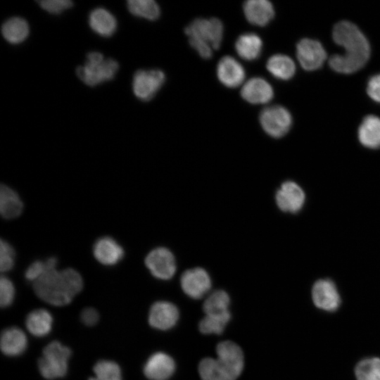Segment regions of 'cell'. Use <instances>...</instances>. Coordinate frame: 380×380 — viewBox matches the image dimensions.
<instances>
[{"instance_id":"obj_7","label":"cell","mask_w":380,"mask_h":380,"mask_svg":"<svg viewBox=\"0 0 380 380\" xmlns=\"http://www.w3.org/2000/svg\"><path fill=\"white\" fill-rule=\"evenodd\" d=\"M165 81V73L160 70H139L133 76L132 91L140 101H148L155 96Z\"/></svg>"},{"instance_id":"obj_29","label":"cell","mask_w":380,"mask_h":380,"mask_svg":"<svg viewBox=\"0 0 380 380\" xmlns=\"http://www.w3.org/2000/svg\"><path fill=\"white\" fill-rule=\"evenodd\" d=\"M127 7L133 15L151 21L157 20L160 15V8L153 0H129Z\"/></svg>"},{"instance_id":"obj_15","label":"cell","mask_w":380,"mask_h":380,"mask_svg":"<svg viewBox=\"0 0 380 380\" xmlns=\"http://www.w3.org/2000/svg\"><path fill=\"white\" fill-rule=\"evenodd\" d=\"M93 255L101 264L113 266L121 261L125 255L123 248L113 238H99L93 246Z\"/></svg>"},{"instance_id":"obj_14","label":"cell","mask_w":380,"mask_h":380,"mask_svg":"<svg viewBox=\"0 0 380 380\" xmlns=\"http://www.w3.org/2000/svg\"><path fill=\"white\" fill-rule=\"evenodd\" d=\"M174 360L163 352L152 354L144 365V375L151 380H167L174 374Z\"/></svg>"},{"instance_id":"obj_13","label":"cell","mask_w":380,"mask_h":380,"mask_svg":"<svg viewBox=\"0 0 380 380\" xmlns=\"http://www.w3.org/2000/svg\"><path fill=\"white\" fill-rule=\"evenodd\" d=\"M179 311L177 308L167 301L154 303L148 312V323L154 329L167 330L173 327L178 321Z\"/></svg>"},{"instance_id":"obj_36","label":"cell","mask_w":380,"mask_h":380,"mask_svg":"<svg viewBox=\"0 0 380 380\" xmlns=\"http://www.w3.org/2000/svg\"><path fill=\"white\" fill-rule=\"evenodd\" d=\"M37 3L42 9L55 15L62 13L73 6V2L70 0H43Z\"/></svg>"},{"instance_id":"obj_32","label":"cell","mask_w":380,"mask_h":380,"mask_svg":"<svg viewBox=\"0 0 380 380\" xmlns=\"http://www.w3.org/2000/svg\"><path fill=\"white\" fill-rule=\"evenodd\" d=\"M357 380H380V358L366 357L359 361L355 367Z\"/></svg>"},{"instance_id":"obj_20","label":"cell","mask_w":380,"mask_h":380,"mask_svg":"<svg viewBox=\"0 0 380 380\" xmlns=\"http://www.w3.org/2000/svg\"><path fill=\"white\" fill-rule=\"evenodd\" d=\"M202 380H236L239 376L219 359L206 357L198 365Z\"/></svg>"},{"instance_id":"obj_3","label":"cell","mask_w":380,"mask_h":380,"mask_svg":"<svg viewBox=\"0 0 380 380\" xmlns=\"http://www.w3.org/2000/svg\"><path fill=\"white\" fill-rule=\"evenodd\" d=\"M184 32L189 37L190 46L201 58L209 59L213 56V51L220 47L224 27L217 18H198L184 28Z\"/></svg>"},{"instance_id":"obj_8","label":"cell","mask_w":380,"mask_h":380,"mask_svg":"<svg viewBox=\"0 0 380 380\" xmlns=\"http://www.w3.org/2000/svg\"><path fill=\"white\" fill-rule=\"evenodd\" d=\"M145 265L151 274L160 280L170 279L177 270L173 253L165 247L151 250L145 258Z\"/></svg>"},{"instance_id":"obj_21","label":"cell","mask_w":380,"mask_h":380,"mask_svg":"<svg viewBox=\"0 0 380 380\" xmlns=\"http://www.w3.org/2000/svg\"><path fill=\"white\" fill-rule=\"evenodd\" d=\"M53 318L51 313L44 308L35 309L28 313L25 318V327L34 336L42 338L50 334Z\"/></svg>"},{"instance_id":"obj_10","label":"cell","mask_w":380,"mask_h":380,"mask_svg":"<svg viewBox=\"0 0 380 380\" xmlns=\"http://www.w3.org/2000/svg\"><path fill=\"white\" fill-rule=\"evenodd\" d=\"M296 56L303 69L315 70L323 65L327 58V53L319 42L305 38L296 46Z\"/></svg>"},{"instance_id":"obj_2","label":"cell","mask_w":380,"mask_h":380,"mask_svg":"<svg viewBox=\"0 0 380 380\" xmlns=\"http://www.w3.org/2000/svg\"><path fill=\"white\" fill-rule=\"evenodd\" d=\"M332 37L335 43L345 50L343 55L330 57L329 66L336 72L353 73L362 68L370 56V46L361 30L349 21L335 25Z\"/></svg>"},{"instance_id":"obj_31","label":"cell","mask_w":380,"mask_h":380,"mask_svg":"<svg viewBox=\"0 0 380 380\" xmlns=\"http://www.w3.org/2000/svg\"><path fill=\"white\" fill-rule=\"evenodd\" d=\"M94 376L88 380H123L120 365L113 360H101L93 367Z\"/></svg>"},{"instance_id":"obj_18","label":"cell","mask_w":380,"mask_h":380,"mask_svg":"<svg viewBox=\"0 0 380 380\" xmlns=\"http://www.w3.org/2000/svg\"><path fill=\"white\" fill-rule=\"evenodd\" d=\"M241 97L252 104L267 103L274 96V91L270 84L262 77L248 80L241 90Z\"/></svg>"},{"instance_id":"obj_17","label":"cell","mask_w":380,"mask_h":380,"mask_svg":"<svg viewBox=\"0 0 380 380\" xmlns=\"http://www.w3.org/2000/svg\"><path fill=\"white\" fill-rule=\"evenodd\" d=\"M28 341L25 332L18 327L6 328L1 334L0 347L8 357H18L27 350Z\"/></svg>"},{"instance_id":"obj_19","label":"cell","mask_w":380,"mask_h":380,"mask_svg":"<svg viewBox=\"0 0 380 380\" xmlns=\"http://www.w3.org/2000/svg\"><path fill=\"white\" fill-rule=\"evenodd\" d=\"M246 20L252 25L264 27L274 17V8L267 0H248L243 4Z\"/></svg>"},{"instance_id":"obj_16","label":"cell","mask_w":380,"mask_h":380,"mask_svg":"<svg viewBox=\"0 0 380 380\" xmlns=\"http://www.w3.org/2000/svg\"><path fill=\"white\" fill-rule=\"evenodd\" d=\"M217 76L219 81L225 87L236 88L243 82L246 72L242 65L234 58L226 56L217 63Z\"/></svg>"},{"instance_id":"obj_34","label":"cell","mask_w":380,"mask_h":380,"mask_svg":"<svg viewBox=\"0 0 380 380\" xmlns=\"http://www.w3.org/2000/svg\"><path fill=\"white\" fill-rule=\"evenodd\" d=\"M15 286L13 281L6 276L0 279V305L1 308L11 306L15 298Z\"/></svg>"},{"instance_id":"obj_12","label":"cell","mask_w":380,"mask_h":380,"mask_svg":"<svg viewBox=\"0 0 380 380\" xmlns=\"http://www.w3.org/2000/svg\"><path fill=\"white\" fill-rule=\"evenodd\" d=\"M305 196L302 188L293 181L281 184L275 195L278 208L286 213H298L303 206Z\"/></svg>"},{"instance_id":"obj_28","label":"cell","mask_w":380,"mask_h":380,"mask_svg":"<svg viewBox=\"0 0 380 380\" xmlns=\"http://www.w3.org/2000/svg\"><path fill=\"white\" fill-rule=\"evenodd\" d=\"M266 68L275 78L282 80L291 79L296 72L293 61L284 54L272 56L267 61Z\"/></svg>"},{"instance_id":"obj_33","label":"cell","mask_w":380,"mask_h":380,"mask_svg":"<svg viewBox=\"0 0 380 380\" xmlns=\"http://www.w3.org/2000/svg\"><path fill=\"white\" fill-rule=\"evenodd\" d=\"M230 319L229 311L222 314L205 315L199 322L198 328L204 334H220Z\"/></svg>"},{"instance_id":"obj_25","label":"cell","mask_w":380,"mask_h":380,"mask_svg":"<svg viewBox=\"0 0 380 380\" xmlns=\"http://www.w3.org/2000/svg\"><path fill=\"white\" fill-rule=\"evenodd\" d=\"M262 48L261 38L255 33L240 35L235 42L237 54L246 61H254L260 56Z\"/></svg>"},{"instance_id":"obj_30","label":"cell","mask_w":380,"mask_h":380,"mask_svg":"<svg viewBox=\"0 0 380 380\" xmlns=\"http://www.w3.org/2000/svg\"><path fill=\"white\" fill-rule=\"evenodd\" d=\"M230 298L223 290H216L205 300L203 310L205 315H218L229 312Z\"/></svg>"},{"instance_id":"obj_23","label":"cell","mask_w":380,"mask_h":380,"mask_svg":"<svg viewBox=\"0 0 380 380\" xmlns=\"http://www.w3.org/2000/svg\"><path fill=\"white\" fill-rule=\"evenodd\" d=\"M23 203L18 194L9 186L0 188V213L6 220L18 217L23 212Z\"/></svg>"},{"instance_id":"obj_35","label":"cell","mask_w":380,"mask_h":380,"mask_svg":"<svg viewBox=\"0 0 380 380\" xmlns=\"http://www.w3.org/2000/svg\"><path fill=\"white\" fill-rule=\"evenodd\" d=\"M15 251L13 248L3 239L0 242V270L6 272L13 267Z\"/></svg>"},{"instance_id":"obj_4","label":"cell","mask_w":380,"mask_h":380,"mask_svg":"<svg viewBox=\"0 0 380 380\" xmlns=\"http://www.w3.org/2000/svg\"><path fill=\"white\" fill-rule=\"evenodd\" d=\"M71 355L72 351L68 346L58 341L50 342L44 348L37 362L40 374L48 380L65 376Z\"/></svg>"},{"instance_id":"obj_1","label":"cell","mask_w":380,"mask_h":380,"mask_svg":"<svg viewBox=\"0 0 380 380\" xmlns=\"http://www.w3.org/2000/svg\"><path fill=\"white\" fill-rule=\"evenodd\" d=\"M46 270L33 283L37 296L43 301L54 305L70 304L83 289V279L80 273L72 268L58 270L57 259L46 260Z\"/></svg>"},{"instance_id":"obj_37","label":"cell","mask_w":380,"mask_h":380,"mask_svg":"<svg viewBox=\"0 0 380 380\" xmlns=\"http://www.w3.org/2000/svg\"><path fill=\"white\" fill-rule=\"evenodd\" d=\"M46 268V261L35 260L25 270V277L34 283L45 272Z\"/></svg>"},{"instance_id":"obj_9","label":"cell","mask_w":380,"mask_h":380,"mask_svg":"<svg viewBox=\"0 0 380 380\" xmlns=\"http://www.w3.org/2000/svg\"><path fill=\"white\" fill-rule=\"evenodd\" d=\"M180 284L186 295L194 299H200L210 289L211 279L205 269L194 267L183 272Z\"/></svg>"},{"instance_id":"obj_39","label":"cell","mask_w":380,"mask_h":380,"mask_svg":"<svg viewBox=\"0 0 380 380\" xmlns=\"http://www.w3.org/2000/svg\"><path fill=\"white\" fill-rule=\"evenodd\" d=\"M367 91L371 99L380 103V74L375 75L369 79Z\"/></svg>"},{"instance_id":"obj_26","label":"cell","mask_w":380,"mask_h":380,"mask_svg":"<svg viewBox=\"0 0 380 380\" xmlns=\"http://www.w3.org/2000/svg\"><path fill=\"white\" fill-rule=\"evenodd\" d=\"M216 352L217 358L225 362L234 372L241 374L243 368V355L241 348L232 341L220 343Z\"/></svg>"},{"instance_id":"obj_27","label":"cell","mask_w":380,"mask_h":380,"mask_svg":"<svg viewBox=\"0 0 380 380\" xmlns=\"http://www.w3.org/2000/svg\"><path fill=\"white\" fill-rule=\"evenodd\" d=\"M30 28L27 22L20 17H12L1 26L4 38L11 44H18L28 37Z\"/></svg>"},{"instance_id":"obj_6","label":"cell","mask_w":380,"mask_h":380,"mask_svg":"<svg viewBox=\"0 0 380 380\" xmlns=\"http://www.w3.org/2000/svg\"><path fill=\"white\" fill-rule=\"evenodd\" d=\"M259 121L267 134L274 138H281L289 131L292 117L286 108L272 106L261 110Z\"/></svg>"},{"instance_id":"obj_5","label":"cell","mask_w":380,"mask_h":380,"mask_svg":"<svg viewBox=\"0 0 380 380\" xmlns=\"http://www.w3.org/2000/svg\"><path fill=\"white\" fill-rule=\"evenodd\" d=\"M118 68L115 60L105 59L101 53L91 51L87 55L84 65L77 68L76 74L85 84L95 87L113 80Z\"/></svg>"},{"instance_id":"obj_11","label":"cell","mask_w":380,"mask_h":380,"mask_svg":"<svg viewBox=\"0 0 380 380\" xmlns=\"http://www.w3.org/2000/svg\"><path fill=\"white\" fill-rule=\"evenodd\" d=\"M312 299L317 308L327 312L336 310L341 304L335 284L327 279L315 281L312 288Z\"/></svg>"},{"instance_id":"obj_38","label":"cell","mask_w":380,"mask_h":380,"mask_svg":"<svg viewBox=\"0 0 380 380\" xmlns=\"http://www.w3.org/2000/svg\"><path fill=\"white\" fill-rule=\"evenodd\" d=\"M81 322L87 327L96 325L99 320V313L94 308L88 307L82 310L80 313Z\"/></svg>"},{"instance_id":"obj_24","label":"cell","mask_w":380,"mask_h":380,"mask_svg":"<svg viewBox=\"0 0 380 380\" xmlns=\"http://www.w3.org/2000/svg\"><path fill=\"white\" fill-rule=\"evenodd\" d=\"M358 138L366 147H380V118L373 115L365 117L359 127Z\"/></svg>"},{"instance_id":"obj_22","label":"cell","mask_w":380,"mask_h":380,"mask_svg":"<svg viewBox=\"0 0 380 380\" xmlns=\"http://www.w3.org/2000/svg\"><path fill=\"white\" fill-rule=\"evenodd\" d=\"M91 29L103 37H111L117 30V20L108 10L97 8L91 11L89 16Z\"/></svg>"}]
</instances>
